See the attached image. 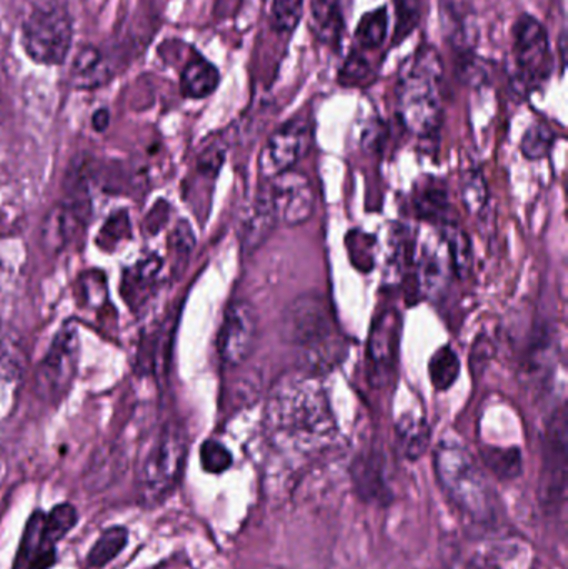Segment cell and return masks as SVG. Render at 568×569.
<instances>
[{
    "label": "cell",
    "mask_w": 568,
    "mask_h": 569,
    "mask_svg": "<svg viewBox=\"0 0 568 569\" xmlns=\"http://www.w3.org/2000/svg\"><path fill=\"white\" fill-rule=\"evenodd\" d=\"M312 29L326 46H337L342 36L343 19L339 0H316L312 6Z\"/></svg>",
    "instance_id": "17"
},
{
    "label": "cell",
    "mask_w": 568,
    "mask_h": 569,
    "mask_svg": "<svg viewBox=\"0 0 568 569\" xmlns=\"http://www.w3.org/2000/svg\"><path fill=\"white\" fill-rule=\"evenodd\" d=\"M567 487V413L560 410L547 431L540 497L546 505H559Z\"/></svg>",
    "instance_id": "11"
},
{
    "label": "cell",
    "mask_w": 568,
    "mask_h": 569,
    "mask_svg": "<svg viewBox=\"0 0 568 569\" xmlns=\"http://www.w3.org/2000/svg\"><path fill=\"white\" fill-rule=\"evenodd\" d=\"M462 200L472 216L480 213L489 200V189L479 170H470L462 179Z\"/></svg>",
    "instance_id": "27"
},
{
    "label": "cell",
    "mask_w": 568,
    "mask_h": 569,
    "mask_svg": "<svg viewBox=\"0 0 568 569\" xmlns=\"http://www.w3.org/2000/svg\"><path fill=\"white\" fill-rule=\"evenodd\" d=\"M554 140H556V136H554L549 127L544 126V123H536V126L530 127V129L524 133L520 149H522L526 159L540 160L549 156Z\"/></svg>",
    "instance_id": "26"
},
{
    "label": "cell",
    "mask_w": 568,
    "mask_h": 569,
    "mask_svg": "<svg viewBox=\"0 0 568 569\" xmlns=\"http://www.w3.org/2000/svg\"><path fill=\"white\" fill-rule=\"evenodd\" d=\"M434 465L440 485L464 515L480 523L496 517L497 498L492 485L466 447L442 441L437 447Z\"/></svg>",
    "instance_id": "2"
},
{
    "label": "cell",
    "mask_w": 568,
    "mask_h": 569,
    "mask_svg": "<svg viewBox=\"0 0 568 569\" xmlns=\"http://www.w3.org/2000/svg\"><path fill=\"white\" fill-rule=\"evenodd\" d=\"M277 226L276 216H273L272 207L266 192H260L253 202L252 212L246 226V239H243V249L246 252L252 253L259 249Z\"/></svg>",
    "instance_id": "16"
},
{
    "label": "cell",
    "mask_w": 568,
    "mask_h": 569,
    "mask_svg": "<svg viewBox=\"0 0 568 569\" xmlns=\"http://www.w3.org/2000/svg\"><path fill=\"white\" fill-rule=\"evenodd\" d=\"M454 273L452 257L442 233L427 239L419 259L420 287L430 295H437L449 282Z\"/></svg>",
    "instance_id": "13"
},
{
    "label": "cell",
    "mask_w": 568,
    "mask_h": 569,
    "mask_svg": "<svg viewBox=\"0 0 568 569\" xmlns=\"http://www.w3.org/2000/svg\"><path fill=\"white\" fill-rule=\"evenodd\" d=\"M277 223L287 227H299L309 222L316 210V193L312 183L302 173H280L273 179L267 180L263 187Z\"/></svg>",
    "instance_id": "8"
},
{
    "label": "cell",
    "mask_w": 568,
    "mask_h": 569,
    "mask_svg": "<svg viewBox=\"0 0 568 569\" xmlns=\"http://www.w3.org/2000/svg\"><path fill=\"white\" fill-rule=\"evenodd\" d=\"M367 73H369V63L362 57L353 53L347 60L346 66H343L342 72H340V83H343V86H357L360 80L366 79Z\"/></svg>",
    "instance_id": "33"
},
{
    "label": "cell",
    "mask_w": 568,
    "mask_h": 569,
    "mask_svg": "<svg viewBox=\"0 0 568 569\" xmlns=\"http://www.w3.org/2000/svg\"><path fill=\"white\" fill-rule=\"evenodd\" d=\"M514 56L517 73L527 89L547 82L552 72V53L546 27L536 17L524 13L514 26Z\"/></svg>",
    "instance_id": "6"
},
{
    "label": "cell",
    "mask_w": 568,
    "mask_h": 569,
    "mask_svg": "<svg viewBox=\"0 0 568 569\" xmlns=\"http://www.w3.org/2000/svg\"><path fill=\"white\" fill-rule=\"evenodd\" d=\"M72 77L79 87H97L106 80L102 53L96 47H83L73 60Z\"/></svg>",
    "instance_id": "19"
},
{
    "label": "cell",
    "mask_w": 568,
    "mask_h": 569,
    "mask_svg": "<svg viewBox=\"0 0 568 569\" xmlns=\"http://www.w3.org/2000/svg\"><path fill=\"white\" fill-rule=\"evenodd\" d=\"M397 2V40L403 39V36L412 32L419 20V0H396Z\"/></svg>",
    "instance_id": "32"
},
{
    "label": "cell",
    "mask_w": 568,
    "mask_h": 569,
    "mask_svg": "<svg viewBox=\"0 0 568 569\" xmlns=\"http://www.w3.org/2000/svg\"><path fill=\"white\" fill-rule=\"evenodd\" d=\"M259 338V315L250 301L237 300L227 308L220 327L219 355L223 363L239 367L249 360Z\"/></svg>",
    "instance_id": "9"
},
{
    "label": "cell",
    "mask_w": 568,
    "mask_h": 569,
    "mask_svg": "<svg viewBox=\"0 0 568 569\" xmlns=\"http://www.w3.org/2000/svg\"><path fill=\"white\" fill-rule=\"evenodd\" d=\"M46 515L36 513L27 523L22 547L13 569H47L56 561V541L47 535L43 527Z\"/></svg>",
    "instance_id": "14"
},
{
    "label": "cell",
    "mask_w": 568,
    "mask_h": 569,
    "mask_svg": "<svg viewBox=\"0 0 568 569\" xmlns=\"http://www.w3.org/2000/svg\"><path fill=\"white\" fill-rule=\"evenodd\" d=\"M416 203L420 216L427 217V219H442L450 206L446 192L437 189L422 190L417 197Z\"/></svg>",
    "instance_id": "31"
},
{
    "label": "cell",
    "mask_w": 568,
    "mask_h": 569,
    "mask_svg": "<svg viewBox=\"0 0 568 569\" xmlns=\"http://www.w3.org/2000/svg\"><path fill=\"white\" fill-rule=\"evenodd\" d=\"M487 467L502 478V480H512L522 470V460H520L519 450H500V448H489L482 453Z\"/></svg>",
    "instance_id": "25"
},
{
    "label": "cell",
    "mask_w": 568,
    "mask_h": 569,
    "mask_svg": "<svg viewBox=\"0 0 568 569\" xmlns=\"http://www.w3.org/2000/svg\"><path fill=\"white\" fill-rule=\"evenodd\" d=\"M442 59L432 47H422L403 66L396 89L397 116L413 136H434L442 126Z\"/></svg>",
    "instance_id": "1"
},
{
    "label": "cell",
    "mask_w": 568,
    "mask_h": 569,
    "mask_svg": "<svg viewBox=\"0 0 568 569\" xmlns=\"http://www.w3.org/2000/svg\"><path fill=\"white\" fill-rule=\"evenodd\" d=\"M187 448L189 443L183 428L167 423L150 448L140 473V491L147 503H160L172 493L182 477Z\"/></svg>",
    "instance_id": "4"
},
{
    "label": "cell",
    "mask_w": 568,
    "mask_h": 569,
    "mask_svg": "<svg viewBox=\"0 0 568 569\" xmlns=\"http://www.w3.org/2000/svg\"><path fill=\"white\" fill-rule=\"evenodd\" d=\"M400 315L397 310L382 311L373 321L369 338V358L377 377L387 378L393 368L399 347Z\"/></svg>",
    "instance_id": "12"
},
{
    "label": "cell",
    "mask_w": 568,
    "mask_h": 569,
    "mask_svg": "<svg viewBox=\"0 0 568 569\" xmlns=\"http://www.w3.org/2000/svg\"><path fill=\"white\" fill-rule=\"evenodd\" d=\"M309 142V126L306 120L292 119L270 136L259 159L262 179L270 180L289 172L303 156Z\"/></svg>",
    "instance_id": "10"
},
{
    "label": "cell",
    "mask_w": 568,
    "mask_h": 569,
    "mask_svg": "<svg viewBox=\"0 0 568 569\" xmlns=\"http://www.w3.org/2000/svg\"><path fill=\"white\" fill-rule=\"evenodd\" d=\"M387 30H389V13L386 7H380L360 19L356 30L357 42L367 50L379 49L386 40Z\"/></svg>",
    "instance_id": "22"
},
{
    "label": "cell",
    "mask_w": 568,
    "mask_h": 569,
    "mask_svg": "<svg viewBox=\"0 0 568 569\" xmlns=\"http://www.w3.org/2000/svg\"><path fill=\"white\" fill-rule=\"evenodd\" d=\"M159 260L153 257V259L142 260V262L137 263L126 273L123 295H126L127 301H136L137 305L146 300L143 297L149 293L157 272H159Z\"/></svg>",
    "instance_id": "21"
},
{
    "label": "cell",
    "mask_w": 568,
    "mask_h": 569,
    "mask_svg": "<svg viewBox=\"0 0 568 569\" xmlns=\"http://www.w3.org/2000/svg\"><path fill=\"white\" fill-rule=\"evenodd\" d=\"M460 375V360L450 347H442L429 361V377L437 391H446L456 383Z\"/></svg>",
    "instance_id": "20"
},
{
    "label": "cell",
    "mask_w": 568,
    "mask_h": 569,
    "mask_svg": "<svg viewBox=\"0 0 568 569\" xmlns=\"http://www.w3.org/2000/svg\"><path fill=\"white\" fill-rule=\"evenodd\" d=\"M447 246H449L450 257H452L454 273L459 277H467L472 269V249H470L469 239L464 230L454 223H446L440 230Z\"/></svg>",
    "instance_id": "24"
},
{
    "label": "cell",
    "mask_w": 568,
    "mask_h": 569,
    "mask_svg": "<svg viewBox=\"0 0 568 569\" xmlns=\"http://www.w3.org/2000/svg\"><path fill=\"white\" fill-rule=\"evenodd\" d=\"M303 0H272V26L277 32H292L302 17Z\"/></svg>",
    "instance_id": "29"
},
{
    "label": "cell",
    "mask_w": 568,
    "mask_h": 569,
    "mask_svg": "<svg viewBox=\"0 0 568 569\" xmlns=\"http://www.w3.org/2000/svg\"><path fill=\"white\" fill-rule=\"evenodd\" d=\"M72 37V13L67 0H40L23 20V50L40 66H62Z\"/></svg>",
    "instance_id": "3"
},
{
    "label": "cell",
    "mask_w": 568,
    "mask_h": 569,
    "mask_svg": "<svg viewBox=\"0 0 568 569\" xmlns=\"http://www.w3.org/2000/svg\"><path fill=\"white\" fill-rule=\"evenodd\" d=\"M77 523V511L72 505H59L53 508L49 515L43 517V527H46L47 535L52 538L56 543H59Z\"/></svg>",
    "instance_id": "28"
},
{
    "label": "cell",
    "mask_w": 568,
    "mask_h": 569,
    "mask_svg": "<svg viewBox=\"0 0 568 569\" xmlns=\"http://www.w3.org/2000/svg\"><path fill=\"white\" fill-rule=\"evenodd\" d=\"M397 437L403 453L416 460L426 451L429 445V427L423 417L419 415H403L397 423Z\"/></svg>",
    "instance_id": "18"
},
{
    "label": "cell",
    "mask_w": 568,
    "mask_h": 569,
    "mask_svg": "<svg viewBox=\"0 0 568 569\" xmlns=\"http://www.w3.org/2000/svg\"><path fill=\"white\" fill-rule=\"evenodd\" d=\"M79 350L77 328L73 325H63L37 370L36 385L40 397L50 401L66 397L76 377Z\"/></svg>",
    "instance_id": "7"
},
{
    "label": "cell",
    "mask_w": 568,
    "mask_h": 569,
    "mask_svg": "<svg viewBox=\"0 0 568 569\" xmlns=\"http://www.w3.org/2000/svg\"><path fill=\"white\" fill-rule=\"evenodd\" d=\"M219 83V70L202 57L190 60L180 77V89L189 99H206L210 93L216 92Z\"/></svg>",
    "instance_id": "15"
},
{
    "label": "cell",
    "mask_w": 568,
    "mask_h": 569,
    "mask_svg": "<svg viewBox=\"0 0 568 569\" xmlns=\"http://www.w3.org/2000/svg\"><path fill=\"white\" fill-rule=\"evenodd\" d=\"M283 337L289 343L306 350L309 357H326L327 350H336L332 317L320 297H299L283 313Z\"/></svg>",
    "instance_id": "5"
},
{
    "label": "cell",
    "mask_w": 568,
    "mask_h": 569,
    "mask_svg": "<svg viewBox=\"0 0 568 569\" xmlns=\"http://www.w3.org/2000/svg\"><path fill=\"white\" fill-rule=\"evenodd\" d=\"M232 455L220 441L207 440L200 448V463L207 473H223L232 467Z\"/></svg>",
    "instance_id": "30"
},
{
    "label": "cell",
    "mask_w": 568,
    "mask_h": 569,
    "mask_svg": "<svg viewBox=\"0 0 568 569\" xmlns=\"http://www.w3.org/2000/svg\"><path fill=\"white\" fill-rule=\"evenodd\" d=\"M107 126H109V112H107V110H99V112H96V116H93V127H96L99 132H102V130L107 129Z\"/></svg>",
    "instance_id": "34"
},
{
    "label": "cell",
    "mask_w": 568,
    "mask_h": 569,
    "mask_svg": "<svg viewBox=\"0 0 568 569\" xmlns=\"http://www.w3.org/2000/svg\"><path fill=\"white\" fill-rule=\"evenodd\" d=\"M127 538H129V535H127L126 528L116 527L103 531L93 545L92 550L89 551L87 563L93 568L106 567L126 548Z\"/></svg>",
    "instance_id": "23"
}]
</instances>
